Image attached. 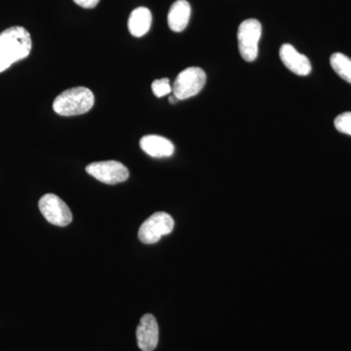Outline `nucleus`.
Returning a JSON list of instances; mask_svg holds the SVG:
<instances>
[{"mask_svg":"<svg viewBox=\"0 0 351 351\" xmlns=\"http://www.w3.org/2000/svg\"><path fill=\"white\" fill-rule=\"evenodd\" d=\"M32 47L31 34L23 27H11L0 32V73L29 57Z\"/></svg>","mask_w":351,"mask_h":351,"instance_id":"obj_1","label":"nucleus"},{"mask_svg":"<svg viewBox=\"0 0 351 351\" xmlns=\"http://www.w3.org/2000/svg\"><path fill=\"white\" fill-rule=\"evenodd\" d=\"M93 92L86 87L71 88L62 92L53 103V110L62 117L84 114L93 108Z\"/></svg>","mask_w":351,"mask_h":351,"instance_id":"obj_2","label":"nucleus"},{"mask_svg":"<svg viewBox=\"0 0 351 351\" xmlns=\"http://www.w3.org/2000/svg\"><path fill=\"white\" fill-rule=\"evenodd\" d=\"M206 73L202 69L191 66L184 69L176 78L172 93L178 100L182 101L196 96L205 86Z\"/></svg>","mask_w":351,"mask_h":351,"instance_id":"obj_3","label":"nucleus"},{"mask_svg":"<svg viewBox=\"0 0 351 351\" xmlns=\"http://www.w3.org/2000/svg\"><path fill=\"white\" fill-rule=\"evenodd\" d=\"M262 25L256 19L245 20L240 24L237 39L240 55L246 62H254L258 54Z\"/></svg>","mask_w":351,"mask_h":351,"instance_id":"obj_4","label":"nucleus"},{"mask_svg":"<svg viewBox=\"0 0 351 351\" xmlns=\"http://www.w3.org/2000/svg\"><path fill=\"white\" fill-rule=\"evenodd\" d=\"M175 221L169 214L157 212L145 219L138 230V239L145 244H154L164 235L169 234L174 230Z\"/></svg>","mask_w":351,"mask_h":351,"instance_id":"obj_5","label":"nucleus"},{"mask_svg":"<svg viewBox=\"0 0 351 351\" xmlns=\"http://www.w3.org/2000/svg\"><path fill=\"white\" fill-rule=\"evenodd\" d=\"M38 206L44 218L52 225L66 226L73 221L71 209L56 195H44L39 200Z\"/></svg>","mask_w":351,"mask_h":351,"instance_id":"obj_6","label":"nucleus"},{"mask_svg":"<svg viewBox=\"0 0 351 351\" xmlns=\"http://www.w3.org/2000/svg\"><path fill=\"white\" fill-rule=\"evenodd\" d=\"M86 172L95 179L107 184H117L125 182L129 178V170L119 161H100L90 163Z\"/></svg>","mask_w":351,"mask_h":351,"instance_id":"obj_7","label":"nucleus"},{"mask_svg":"<svg viewBox=\"0 0 351 351\" xmlns=\"http://www.w3.org/2000/svg\"><path fill=\"white\" fill-rule=\"evenodd\" d=\"M138 346L143 351H154L158 343L159 330L156 317L151 313L141 318L137 332Z\"/></svg>","mask_w":351,"mask_h":351,"instance_id":"obj_8","label":"nucleus"},{"mask_svg":"<svg viewBox=\"0 0 351 351\" xmlns=\"http://www.w3.org/2000/svg\"><path fill=\"white\" fill-rule=\"evenodd\" d=\"M281 61L289 71L295 75L306 76L311 73V64L308 58L298 52L291 44H283L279 51Z\"/></svg>","mask_w":351,"mask_h":351,"instance_id":"obj_9","label":"nucleus"},{"mask_svg":"<svg viewBox=\"0 0 351 351\" xmlns=\"http://www.w3.org/2000/svg\"><path fill=\"white\" fill-rule=\"evenodd\" d=\"M141 149L156 158L169 157L174 154L175 147L168 138L158 135H147L141 138Z\"/></svg>","mask_w":351,"mask_h":351,"instance_id":"obj_10","label":"nucleus"},{"mask_svg":"<svg viewBox=\"0 0 351 351\" xmlns=\"http://www.w3.org/2000/svg\"><path fill=\"white\" fill-rule=\"evenodd\" d=\"M191 8L186 0H178L171 6L168 14V25L175 32H181L188 27Z\"/></svg>","mask_w":351,"mask_h":351,"instance_id":"obj_11","label":"nucleus"},{"mask_svg":"<svg viewBox=\"0 0 351 351\" xmlns=\"http://www.w3.org/2000/svg\"><path fill=\"white\" fill-rule=\"evenodd\" d=\"M152 16L145 7H138L132 11L128 20V29L132 36L142 38L151 29Z\"/></svg>","mask_w":351,"mask_h":351,"instance_id":"obj_12","label":"nucleus"},{"mask_svg":"<svg viewBox=\"0 0 351 351\" xmlns=\"http://www.w3.org/2000/svg\"><path fill=\"white\" fill-rule=\"evenodd\" d=\"M332 69L351 84V59L343 53H334L330 59Z\"/></svg>","mask_w":351,"mask_h":351,"instance_id":"obj_13","label":"nucleus"},{"mask_svg":"<svg viewBox=\"0 0 351 351\" xmlns=\"http://www.w3.org/2000/svg\"><path fill=\"white\" fill-rule=\"evenodd\" d=\"M152 89L157 98L167 96L172 92V86H171L170 80L168 78L154 80L152 84Z\"/></svg>","mask_w":351,"mask_h":351,"instance_id":"obj_14","label":"nucleus"},{"mask_svg":"<svg viewBox=\"0 0 351 351\" xmlns=\"http://www.w3.org/2000/svg\"><path fill=\"white\" fill-rule=\"evenodd\" d=\"M335 127L341 133L351 136V112H345L339 114L335 119Z\"/></svg>","mask_w":351,"mask_h":351,"instance_id":"obj_15","label":"nucleus"},{"mask_svg":"<svg viewBox=\"0 0 351 351\" xmlns=\"http://www.w3.org/2000/svg\"><path fill=\"white\" fill-rule=\"evenodd\" d=\"M77 5L82 8L91 9L98 5L100 0H73Z\"/></svg>","mask_w":351,"mask_h":351,"instance_id":"obj_16","label":"nucleus"},{"mask_svg":"<svg viewBox=\"0 0 351 351\" xmlns=\"http://www.w3.org/2000/svg\"><path fill=\"white\" fill-rule=\"evenodd\" d=\"M169 101L170 104H176L177 101H179V100H178L177 97L174 96V95H172V96H171L169 98Z\"/></svg>","mask_w":351,"mask_h":351,"instance_id":"obj_17","label":"nucleus"}]
</instances>
